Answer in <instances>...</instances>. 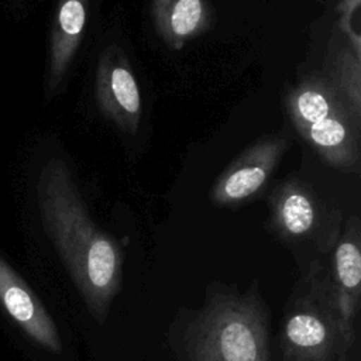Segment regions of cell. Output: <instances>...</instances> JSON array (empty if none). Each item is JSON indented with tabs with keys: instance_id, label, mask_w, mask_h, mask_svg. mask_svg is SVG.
Returning <instances> with one entry per match:
<instances>
[{
	"instance_id": "cell-1",
	"label": "cell",
	"mask_w": 361,
	"mask_h": 361,
	"mask_svg": "<svg viewBox=\"0 0 361 361\" xmlns=\"http://www.w3.org/2000/svg\"><path fill=\"white\" fill-rule=\"evenodd\" d=\"M37 197L47 234L89 312L103 323L121 285L123 252L118 244L93 223L65 161L51 158L42 165Z\"/></svg>"
},
{
	"instance_id": "cell-2",
	"label": "cell",
	"mask_w": 361,
	"mask_h": 361,
	"mask_svg": "<svg viewBox=\"0 0 361 361\" xmlns=\"http://www.w3.org/2000/svg\"><path fill=\"white\" fill-rule=\"evenodd\" d=\"M190 361H269L267 313L257 295H217L189 329Z\"/></svg>"
},
{
	"instance_id": "cell-3",
	"label": "cell",
	"mask_w": 361,
	"mask_h": 361,
	"mask_svg": "<svg viewBox=\"0 0 361 361\" xmlns=\"http://www.w3.org/2000/svg\"><path fill=\"white\" fill-rule=\"evenodd\" d=\"M307 290L289 306L282 327L285 361H331L343 358L338 319L329 293L326 272L313 265Z\"/></svg>"
},
{
	"instance_id": "cell-4",
	"label": "cell",
	"mask_w": 361,
	"mask_h": 361,
	"mask_svg": "<svg viewBox=\"0 0 361 361\" xmlns=\"http://www.w3.org/2000/svg\"><path fill=\"white\" fill-rule=\"evenodd\" d=\"M360 220L357 216L347 221L334 255L331 271L326 281L338 319L343 358L355 340V320L361 298V244Z\"/></svg>"
},
{
	"instance_id": "cell-5",
	"label": "cell",
	"mask_w": 361,
	"mask_h": 361,
	"mask_svg": "<svg viewBox=\"0 0 361 361\" xmlns=\"http://www.w3.org/2000/svg\"><path fill=\"white\" fill-rule=\"evenodd\" d=\"M96 102L100 111L121 131L135 133L141 121V94L126 54L109 45L99 56Z\"/></svg>"
},
{
	"instance_id": "cell-6",
	"label": "cell",
	"mask_w": 361,
	"mask_h": 361,
	"mask_svg": "<svg viewBox=\"0 0 361 361\" xmlns=\"http://www.w3.org/2000/svg\"><path fill=\"white\" fill-rule=\"evenodd\" d=\"M288 147V140L281 135L257 141L213 185L212 202L216 204H237L257 195L267 185Z\"/></svg>"
},
{
	"instance_id": "cell-7",
	"label": "cell",
	"mask_w": 361,
	"mask_h": 361,
	"mask_svg": "<svg viewBox=\"0 0 361 361\" xmlns=\"http://www.w3.org/2000/svg\"><path fill=\"white\" fill-rule=\"evenodd\" d=\"M360 118L344 110L295 128L327 165L360 173Z\"/></svg>"
},
{
	"instance_id": "cell-8",
	"label": "cell",
	"mask_w": 361,
	"mask_h": 361,
	"mask_svg": "<svg viewBox=\"0 0 361 361\" xmlns=\"http://www.w3.org/2000/svg\"><path fill=\"white\" fill-rule=\"evenodd\" d=\"M0 303L35 343L52 353L61 351L62 343L54 320L3 257H0Z\"/></svg>"
},
{
	"instance_id": "cell-9",
	"label": "cell",
	"mask_w": 361,
	"mask_h": 361,
	"mask_svg": "<svg viewBox=\"0 0 361 361\" xmlns=\"http://www.w3.org/2000/svg\"><path fill=\"white\" fill-rule=\"evenodd\" d=\"M271 207L272 226L286 240L316 238L327 221V209L299 179L281 183L272 193Z\"/></svg>"
},
{
	"instance_id": "cell-10",
	"label": "cell",
	"mask_w": 361,
	"mask_h": 361,
	"mask_svg": "<svg viewBox=\"0 0 361 361\" xmlns=\"http://www.w3.org/2000/svg\"><path fill=\"white\" fill-rule=\"evenodd\" d=\"M151 14L159 38L172 49H182L212 27L209 0H151Z\"/></svg>"
},
{
	"instance_id": "cell-11",
	"label": "cell",
	"mask_w": 361,
	"mask_h": 361,
	"mask_svg": "<svg viewBox=\"0 0 361 361\" xmlns=\"http://www.w3.org/2000/svg\"><path fill=\"white\" fill-rule=\"evenodd\" d=\"M87 0H58L49 41L48 87L54 90L68 73L82 42Z\"/></svg>"
},
{
	"instance_id": "cell-12",
	"label": "cell",
	"mask_w": 361,
	"mask_h": 361,
	"mask_svg": "<svg viewBox=\"0 0 361 361\" xmlns=\"http://www.w3.org/2000/svg\"><path fill=\"white\" fill-rule=\"evenodd\" d=\"M286 106L293 126L310 124L344 110L353 111L326 75L306 78L289 93Z\"/></svg>"
},
{
	"instance_id": "cell-13",
	"label": "cell",
	"mask_w": 361,
	"mask_h": 361,
	"mask_svg": "<svg viewBox=\"0 0 361 361\" xmlns=\"http://www.w3.org/2000/svg\"><path fill=\"white\" fill-rule=\"evenodd\" d=\"M327 78L355 114L361 117V58L347 45L330 51L326 63Z\"/></svg>"
},
{
	"instance_id": "cell-14",
	"label": "cell",
	"mask_w": 361,
	"mask_h": 361,
	"mask_svg": "<svg viewBox=\"0 0 361 361\" xmlns=\"http://www.w3.org/2000/svg\"><path fill=\"white\" fill-rule=\"evenodd\" d=\"M361 0H341L338 4L340 11V28L344 32L345 38L350 41V48L357 56L361 58V37L358 28L354 25V20L358 23V10Z\"/></svg>"
}]
</instances>
